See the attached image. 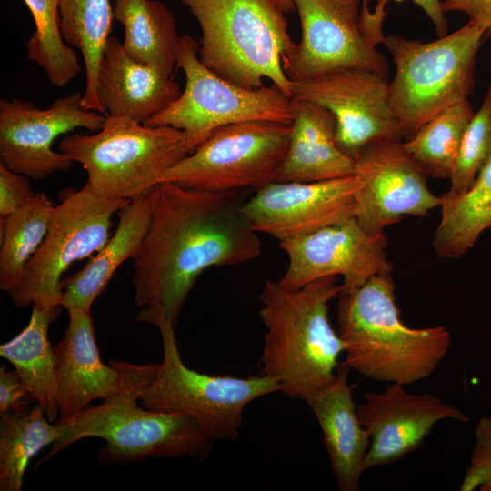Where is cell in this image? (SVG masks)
Listing matches in <instances>:
<instances>
[{
    "instance_id": "obj_1",
    "label": "cell",
    "mask_w": 491,
    "mask_h": 491,
    "mask_svg": "<svg viewBox=\"0 0 491 491\" xmlns=\"http://www.w3.org/2000/svg\"><path fill=\"white\" fill-rule=\"evenodd\" d=\"M152 213L134 259L136 320L163 316L175 326L201 274L261 254L258 234L241 212L244 191L209 192L163 182L151 190Z\"/></svg>"
},
{
    "instance_id": "obj_2",
    "label": "cell",
    "mask_w": 491,
    "mask_h": 491,
    "mask_svg": "<svg viewBox=\"0 0 491 491\" xmlns=\"http://www.w3.org/2000/svg\"><path fill=\"white\" fill-rule=\"evenodd\" d=\"M335 276L288 289L267 280L260 295L266 327L260 375L276 380L281 392L305 399L336 377L345 344L329 321V302L342 285Z\"/></svg>"
},
{
    "instance_id": "obj_3",
    "label": "cell",
    "mask_w": 491,
    "mask_h": 491,
    "mask_svg": "<svg viewBox=\"0 0 491 491\" xmlns=\"http://www.w3.org/2000/svg\"><path fill=\"white\" fill-rule=\"evenodd\" d=\"M157 366L155 363H130L128 382L122 392L55 421L60 436L41 462L87 437L105 441L98 451V460L105 466L128 465L147 457L205 459L215 438L193 417L138 406L140 393Z\"/></svg>"
},
{
    "instance_id": "obj_4",
    "label": "cell",
    "mask_w": 491,
    "mask_h": 491,
    "mask_svg": "<svg viewBox=\"0 0 491 491\" xmlns=\"http://www.w3.org/2000/svg\"><path fill=\"white\" fill-rule=\"evenodd\" d=\"M391 273L372 276L339 296L338 334L351 369L379 382L405 386L429 376L448 352L444 326L414 328L401 319Z\"/></svg>"
},
{
    "instance_id": "obj_5",
    "label": "cell",
    "mask_w": 491,
    "mask_h": 491,
    "mask_svg": "<svg viewBox=\"0 0 491 491\" xmlns=\"http://www.w3.org/2000/svg\"><path fill=\"white\" fill-rule=\"evenodd\" d=\"M201 29L198 57L220 77L256 89L264 79L292 97L282 57L296 42L272 0H181Z\"/></svg>"
},
{
    "instance_id": "obj_6",
    "label": "cell",
    "mask_w": 491,
    "mask_h": 491,
    "mask_svg": "<svg viewBox=\"0 0 491 491\" xmlns=\"http://www.w3.org/2000/svg\"><path fill=\"white\" fill-rule=\"evenodd\" d=\"M485 31L472 22L428 42L385 36L395 75L389 103L406 140L446 109L467 100L475 87L476 55Z\"/></svg>"
},
{
    "instance_id": "obj_7",
    "label": "cell",
    "mask_w": 491,
    "mask_h": 491,
    "mask_svg": "<svg viewBox=\"0 0 491 491\" xmlns=\"http://www.w3.org/2000/svg\"><path fill=\"white\" fill-rule=\"evenodd\" d=\"M59 151L83 166L85 184L94 193L126 201L150 192L192 152L181 130L115 115H105L103 127L94 134L65 135Z\"/></svg>"
},
{
    "instance_id": "obj_8",
    "label": "cell",
    "mask_w": 491,
    "mask_h": 491,
    "mask_svg": "<svg viewBox=\"0 0 491 491\" xmlns=\"http://www.w3.org/2000/svg\"><path fill=\"white\" fill-rule=\"evenodd\" d=\"M149 324L160 332L163 358L140 393L143 406L189 416L215 439L235 440L245 407L256 398L281 391L276 380L262 375L212 376L189 368L180 354L175 326L163 316H155Z\"/></svg>"
},
{
    "instance_id": "obj_9",
    "label": "cell",
    "mask_w": 491,
    "mask_h": 491,
    "mask_svg": "<svg viewBox=\"0 0 491 491\" xmlns=\"http://www.w3.org/2000/svg\"><path fill=\"white\" fill-rule=\"evenodd\" d=\"M199 44L181 35L176 68L185 75V88L145 125L171 126L185 133L192 152L215 130L249 121L292 124V97L274 84L256 89L233 84L205 66Z\"/></svg>"
},
{
    "instance_id": "obj_10",
    "label": "cell",
    "mask_w": 491,
    "mask_h": 491,
    "mask_svg": "<svg viewBox=\"0 0 491 491\" xmlns=\"http://www.w3.org/2000/svg\"><path fill=\"white\" fill-rule=\"evenodd\" d=\"M290 133L291 124L273 121L220 127L172 166L163 182L209 192L256 191L277 181Z\"/></svg>"
},
{
    "instance_id": "obj_11",
    "label": "cell",
    "mask_w": 491,
    "mask_h": 491,
    "mask_svg": "<svg viewBox=\"0 0 491 491\" xmlns=\"http://www.w3.org/2000/svg\"><path fill=\"white\" fill-rule=\"evenodd\" d=\"M129 201L102 197L86 184L77 191L68 190L55 206L44 242L8 293L12 303L20 308L62 306L64 273L105 246L112 216Z\"/></svg>"
},
{
    "instance_id": "obj_12",
    "label": "cell",
    "mask_w": 491,
    "mask_h": 491,
    "mask_svg": "<svg viewBox=\"0 0 491 491\" xmlns=\"http://www.w3.org/2000/svg\"><path fill=\"white\" fill-rule=\"evenodd\" d=\"M301 38L282 57L294 83L355 68L388 77V64L361 22V0H293Z\"/></svg>"
},
{
    "instance_id": "obj_13",
    "label": "cell",
    "mask_w": 491,
    "mask_h": 491,
    "mask_svg": "<svg viewBox=\"0 0 491 491\" xmlns=\"http://www.w3.org/2000/svg\"><path fill=\"white\" fill-rule=\"evenodd\" d=\"M83 92L55 99L46 109L17 98L0 100V164L9 170L39 180L67 172L74 161L56 152L57 137L77 128L99 131L105 115L82 105Z\"/></svg>"
},
{
    "instance_id": "obj_14",
    "label": "cell",
    "mask_w": 491,
    "mask_h": 491,
    "mask_svg": "<svg viewBox=\"0 0 491 491\" xmlns=\"http://www.w3.org/2000/svg\"><path fill=\"white\" fill-rule=\"evenodd\" d=\"M388 77L355 69H338L294 82L292 98L328 109L336 123L339 148L356 159L366 146L386 139H403L389 103Z\"/></svg>"
},
{
    "instance_id": "obj_15",
    "label": "cell",
    "mask_w": 491,
    "mask_h": 491,
    "mask_svg": "<svg viewBox=\"0 0 491 491\" xmlns=\"http://www.w3.org/2000/svg\"><path fill=\"white\" fill-rule=\"evenodd\" d=\"M288 265L279 283L300 288L317 279L341 276L342 294L363 286L372 276L392 273L384 233L366 231L351 217L296 238L279 242Z\"/></svg>"
},
{
    "instance_id": "obj_16",
    "label": "cell",
    "mask_w": 491,
    "mask_h": 491,
    "mask_svg": "<svg viewBox=\"0 0 491 491\" xmlns=\"http://www.w3.org/2000/svg\"><path fill=\"white\" fill-rule=\"evenodd\" d=\"M361 185L355 217L368 233H384L407 215L424 217L440 206L427 185V173L410 156L402 139H386L364 148L355 159Z\"/></svg>"
},
{
    "instance_id": "obj_17",
    "label": "cell",
    "mask_w": 491,
    "mask_h": 491,
    "mask_svg": "<svg viewBox=\"0 0 491 491\" xmlns=\"http://www.w3.org/2000/svg\"><path fill=\"white\" fill-rule=\"evenodd\" d=\"M360 179L349 176L315 182H273L241 205L250 227L279 242L355 217Z\"/></svg>"
},
{
    "instance_id": "obj_18",
    "label": "cell",
    "mask_w": 491,
    "mask_h": 491,
    "mask_svg": "<svg viewBox=\"0 0 491 491\" xmlns=\"http://www.w3.org/2000/svg\"><path fill=\"white\" fill-rule=\"evenodd\" d=\"M357 416L370 437L365 471L416 451L441 420L469 421L465 413L437 396L410 393L400 383H390L380 393H366L365 402L357 406Z\"/></svg>"
},
{
    "instance_id": "obj_19",
    "label": "cell",
    "mask_w": 491,
    "mask_h": 491,
    "mask_svg": "<svg viewBox=\"0 0 491 491\" xmlns=\"http://www.w3.org/2000/svg\"><path fill=\"white\" fill-rule=\"evenodd\" d=\"M67 312V328L54 347L59 419L80 413L93 400H106L122 392L130 368L128 362L102 361L91 310L72 307Z\"/></svg>"
},
{
    "instance_id": "obj_20",
    "label": "cell",
    "mask_w": 491,
    "mask_h": 491,
    "mask_svg": "<svg viewBox=\"0 0 491 491\" xmlns=\"http://www.w3.org/2000/svg\"><path fill=\"white\" fill-rule=\"evenodd\" d=\"M181 91L174 77L135 59L116 37L108 38L96 86L105 115L145 124L173 103Z\"/></svg>"
},
{
    "instance_id": "obj_21",
    "label": "cell",
    "mask_w": 491,
    "mask_h": 491,
    "mask_svg": "<svg viewBox=\"0 0 491 491\" xmlns=\"http://www.w3.org/2000/svg\"><path fill=\"white\" fill-rule=\"evenodd\" d=\"M350 369L346 362L341 363L330 386L304 399L321 428L332 471L342 491L359 489L370 442L357 416L355 386L348 382Z\"/></svg>"
},
{
    "instance_id": "obj_22",
    "label": "cell",
    "mask_w": 491,
    "mask_h": 491,
    "mask_svg": "<svg viewBox=\"0 0 491 491\" xmlns=\"http://www.w3.org/2000/svg\"><path fill=\"white\" fill-rule=\"evenodd\" d=\"M288 148L278 182H315L355 175V160L336 142V123L326 107L292 98Z\"/></svg>"
},
{
    "instance_id": "obj_23",
    "label": "cell",
    "mask_w": 491,
    "mask_h": 491,
    "mask_svg": "<svg viewBox=\"0 0 491 491\" xmlns=\"http://www.w3.org/2000/svg\"><path fill=\"white\" fill-rule=\"evenodd\" d=\"M150 192L131 199L124 205L118 211L117 226L105 246L82 269L62 279L64 308L91 310L93 303L105 289L120 265L127 259L135 258L150 223Z\"/></svg>"
},
{
    "instance_id": "obj_24",
    "label": "cell",
    "mask_w": 491,
    "mask_h": 491,
    "mask_svg": "<svg viewBox=\"0 0 491 491\" xmlns=\"http://www.w3.org/2000/svg\"><path fill=\"white\" fill-rule=\"evenodd\" d=\"M60 307L33 306L25 328L0 346V356L15 366L29 397L44 409L52 422L59 419V408L55 356L48 338V329Z\"/></svg>"
},
{
    "instance_id": "obj_25",
    "label": "cell",
    "mask_w": 491,
    "mask_h": 491,
    "mask_svg": "<svg viewBox=\"0 0 491 491\" xmlns=\"http://www.w3.org/2000/svg\"><path fill=\"white\" fill-rule=\"evenodd\" d=\"M113 12L124 27L122 43L128 54L174 77L181 36L167 6L158 0H114Z\"/></svg>"
},
{
    "instance_id": "obj_26",
    "label": "cell",
    "mask_w": 491,
    "mask_h": 491,
    "mask_svg": "<svg viewBox=\"0 0 491 491\" xmlns=\"http://www.w3.org/2000/svg\"><path fill=\"white\" fill-rule=\"evenodd\" d=\"M440 197L441 218L433 247L440 257L460 258L491 227V159L466 192Z\"/></svg>"
},
{
    "instance_id": "obj_27",
    "label": "cell",
    "mask_w": 491,
    "mask_h": 491,
    "mask_svg": "<svg viewBox=\"0 0 491 491\" xmlns=\"http://www.w3.org/2000/svg\"><path fill=\"white\" fill-rule=\"evenodd\" d=\"M59 11L65 42L79 50L84 59L85 86L82 105L104 114L96 86L99 66L115 19L113 5L110 0H59Z\"/></svg>"
},
{
    "instance_id": "obj_28",
    "label": "cell",
    "mask_w": 491,
    "mask_h": 491,
    "mask_svg": "<svg viewBox=\"0 0 491 491\" xmlns=\"http://www.w3.org/2000/svg\"><path fill=\"white\" fill-rule=\"evenodd\" d=\"M59 436L58 426L38 404L1 414L0 490L21 491L29 461Z\"/></svg>"
},
{
    "instance_id": "obj_29",
    "label": "cell",
    "mask_w": 491,
    "mask_h": 491,
    "mask_svg": "<svg viewBox=\"0 0 491 491\" xmlns=\"http://www.w3.org/2000/svg\"><path fill=\"white\" fill-rule=\"evenodd\" d=\"M55 205L35 193L22 207L0 220V288L9 293L37 252L49 229Z\"/></svg>"
},
{
    "instance_id": "obj_30",
    "label": "cell",
    "mask_w": 491,
    "mask_h": 491,
    "mask_svg": "<svg viewBox=\"0 0 491 491\" xmlns=\"http://www.w3.org/2000/svg\"><path fill=\"white\" fill-rule=\"evenodd\" d=\"M474 113L468 100L446 109L404 142L406 150L428 175L449 178Z\"/></svg>"
},
{
    "instance_id": "obj_31",
    "label": "cell",
    "mask_w": 491,
    "mask_h": 491,
    "mask_svg": "<svg viewBox=\"0 0 491 491\" xmlns=\"http://www.w3.org/2000/svg\"><path fill=\"white\" fill-rule=\"evenodd\" d=\"M35 29L25 42L28 58L36 63L49 82L58 87L71 83L82 65L73 47L61 33L59 0H24Z\"/></svg>"
},
{
    "instance_id": "obj_32",
    "label": "cell",
    "mask_w": 491,
    "mask_h": 491,
    "mask_svg": "<svg viewBox=\"0 0 491 491\" xmlns=\"http://www.w3.org/2000/svg\"><path fill=\"white\" fill-rule=\"evenodd\" d=\"M491 159V83L479 109L474 113L463 136L460 151L449 177V196L466 192L480 169Z\"/></svg>"
},
{
    "instance_id": "obj_33",
    "label": "cell",
    "mask_w": 491,
    "mask_h": 491,
    "mask_svg": "<svg viewBox=\"0 0 491 491\" xmlns=\"http://www.w3.org/2000/svg\"><path fill=\"white\" fill-rule=\"evenodd\" d=\"M491 491V416L478 420L469 467L460 486L461 491Z\"/></svg>"
},
{
    "instance_id": "obj_34",
    "label": "cell",
    "mask_w": 491,
    "mask_h": 491,
    "mask_svg": "<svg viewBox=\"0 0 491 491\" xmlns=\"http://www.w3.org/2000/svg\"><path fill=\"white\" fill-rule=\"evenodd\" d=\"M28 178L0 164V220L5 219L35 195Z\"/></svg>"
},
{
    "instance_id": "obj_35",
    "label": "cell",
    "mask_w": 491,
    "mask_h": 491,
    "mask_svg": "<svg viewBox=\"0 0 491 491\" xmlns=\"http://www.w3.org/2000/svg\"><path fill=\"white\" fill-rule=\"evenodd\" d=\"M444 13L460 12L485 31V38L491 37V0H442Z\"/></svg>"
},
{
    "instance_id": "obj_36",
    "label": "cell",
    "mask_w": 491,
    "mask_h": 491,
    "mask_svg": "<svg viewBox=\"0 0 491 491\" xmlns=\"http://www.w3.org/2000/svg\"><path fill=\"white\" fill-rule=\"evenodd\" d=\"M29 396L15 370L0 369V414L15 410L24 405L23 399Z\"/></svg>"
},
{
    "instance_id": "obj_37",
    "label": "cell",
    "mask_w": 491,
    "mask_h": 491,
    "mask_svg": "<svg viewBox=\"0 0 491 491\" xmlns=\"http://www.w3.org/2000/svg\"><path fill=\"white\" fill-rule=\"evenodd\" d=\"M433 23L437 36L447 34V21L441 7V0H412Z\"/></svg>"
},
{
    "instance_id": "obj_38",
    "label": "cell",
    "mask_w": 491,
    "mask_h": 491,
    "mask_svg": "<svg viewBox=\"0 0 491 491\" xmlns=\"http://www.w3.org/2000/svg\"><path fill=\"white\" fill-rule=\"evenodd\" d=\"M272 2L283 12L288 13L295 10L293 0H272Z\"/></svg>"
}]
</instances>
